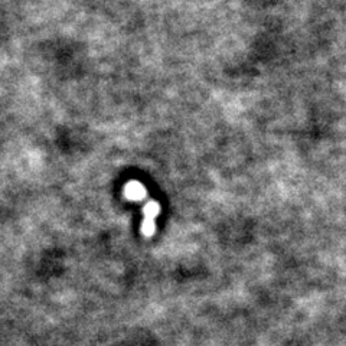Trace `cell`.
I'll return each instance as SVG.
<instances>
[{
    "mask_svg": "<svg viewBox=\"0 0 346 346\" xmlns=\"http://www.w3.org/2000/svg\"><path fill=\"white\" fill-rule=\"evenodd\" d=\"M160 214V205L156 201H149L143 206V215L144 220L142 222V234L144 236H152L156 230V217Z\"/></svg>",
    "mask_w": 346,
    "mask_h": 346,
    "instance_id": "1",
    "label": "cell"
},
{
    "mask_svg": "<svg viewBox=\"0 0 346 346\" xmlns=\"http://www.w3.org/2000/svg\"><path fill=\"white\" fill-rule=\"evenodd\" d=\"M123 193H124L126 199L137 202V201H143V199L146 198L147 190H146V188H144L140 182H137V180H130V182H127V183L124 185Z\"/></svg>",
    "mask_w": 346,
    "mask_h": 346,
    "instance_id": "2",
    "label": "cell"
}]
</instances>
